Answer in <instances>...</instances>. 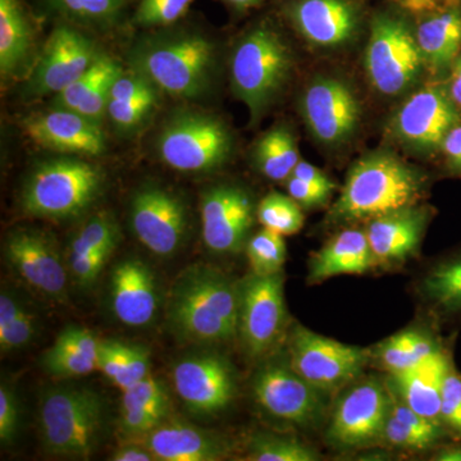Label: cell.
Returning a JSON list of instances; mask_svg holds the SVG:
<instances>
[{
    "instance_id": "ac0fdd59",
    "label": "cell",
    "mask_w": 461,
    "mask_h": 461,
    "mask_svg": "<svg viewBox=\"0 0 461 461\" xmlns=\"http://www.w3.org/2000/svg\"><path fill=\"white\" fill-rule=\"evenodd\" d=\"M253 391L264 411L280 420L306 427L323 415L321 393L300 377L290 363L262 366L253 379Z\"/></svg>"
},
{
    "instance_id": "4316f807",
    "label": "cell",
    "mask_w": 461,
    "mask_h": 461,
    "mask_svg": "<svg viewBox=\"0 0 461 461\" xmlns=\"http://www.w3.org/2000/svg\"><path fill=\"white\" fill-rule=\"evenodd\" d=\"M99 339L83 327H67L41 357L51 377H84L98 369Z\"/></svg>"
},
{
    "instance_id": "2e32d148",
    "label": "cell",
    "mask_w": 461,
    "mask_h": 461,
    "mask_svg": "<svg viewBox=\"0 0 461 461\" xmlns=\"http://www.w3.org/2000/svg\"><path fill=\"white\" fill-rule=\"evenodd\" d=\"M100 56L95 42L71 25L54 29L30 77L27 94L57 95L77 80Z\"/></svg>"
},
{
    "instance_id": "44dd1931",
    "label": "cell",
    "mask_w": 461,
    "mask_h": 461,
    "mask_svg": "<svg viewBox=\"0 0 461 461\" xmlns=\"http://www.w3.org/2000/svg\"><path fill=\"white\" fill-rule=\"evenodd\" d=\"M114 317L129 327H147L159 309V288L153 271L140 259L129 258L114 267L109 284Z\"/></svg>"
},
{
    "instance_id": "30bf717a",
    "label": "cell",
    "mask_w": 461,
    "mask_h": 461,
    "mask_svg": "<svg viewBox=\"0 0 461 461\" xmlns=\"http://www.w3.org/2000/svg\"><path fill=\"white\" fill-rule=\"evenodd\" d=\"M284 275L251 273L239 285L238 335L251 357H263L275 350L286 332Z\"/></svg>"
},
{
    "instance_id": "816d5d0a",
    "label": "cell",
    "mask_w": 461,
    "mask_h": 461,
    "mask_svg": "<svg viewBox=\"0 0 461 461\" xmlns=\"http://www.w3.org/2000/svg\"><path fill=\"white\" fill-rule=\"evenodd\" d=\"M23 306L14 296L3 291L0 295V332L8 329L18 315L23 313Z\"/></svg>"
},
{
    "instance_id": "3957f363",
    "label": "cell",
    "mask_w": 461,
    "mask_h": 461,
    "mask_svg": "<svg viewBox=\"0 0 461 461\" xmlns=\"http://www.w3.org/2000/svg\"><path fill=\"white\" fill-rule=\"evenodd\" d=\"M426 176L388 153H373L357 160L338 202L330 212V222L372 221L381 215L417 204L426 190Z\"/></svg>"
},
{
    "instance_id": "d6986e66",
    "label": "cell",
    "mask_w": 461,
    "mask_h": 461,
    "mask_svg": "<svg viewBox=\"0 0 461 461\" xmlns=\"http://www.w3.org/2000/svg\"><path fill=\"white\" fill-rule=\"evenodd\" d=\"M172 377L177 396L200 417L226 411L236 395L232 366L220 355L185 357L176 364Z\"/></svg>"
},
{
    "instance_id": "7bdbcfd3",
    "label": "cell",
    "mask_w": 461,
    "mask_h": 461,
    "mask_svg": "<svg viewBox=\"0 0 461 461\" xmlns=\"http://www.w3.org/2000/svg\"><path fill=\"white\" fill-rule=\"evenodd\" d=\"M441 421L461 433V375L453 366L446 373L441 395Z\"/></svg>"
},
{
    "instance_id": "5b68a950",
    "label": "cell",
    "mask_w": 461,
    "mask_h": 461,
    "mask_svg": "<svg viewBox=\"0 0 461 461\" xmlns=\"http://www.w3.org/2000/svg\"><path fill=\"white\" fill-rule=\"evenodd\" d=\"M105 403L87 387H56L41 396L39 424L50 455L89 459L105 429Z\"/></svg>"
},
{
    "instance_id": "f907efd6",
    "label": "cell",
    "mask_w": 461,
    "mask_h": 461,
    "mask_svg": "<svg viewBox=\"0 0 461 461\" xmlns=\"http://www.w3.org/2000/svg\"><path fill=\"white\" fill-rule=\"evenodd\" d=\"M294 177L300 178V180L309 182V184L317 185V186L324 187V189H335V184L330 180L329 176L324 175L317 167L311 165V163L300 160L294 169Z\"/></svg>"
},
{
    "instance_id": "4fadbf2b",
    "label": "cell",
    "mask_w": 461,
    "mask_h": 461,
    "mask_svg": "<svg viewBox=\"0 0 461 461\" xmlns=\"http://www.w3.org/2000/svg\"><path fill=\"white\" fill-rule=\"evenodd\" d=\"M460 123V109L447 87L430 85L415 91L403 102L393 130L403 145L427 154L441 149L447 133Z\"/></svg>"
},
{
    "instance_id": "9a60e30c",
    "label": "cell",
    "mask_w": 461,
    "mask_h": 461,
    "mask_svg": "<svg viewBox=\"0 0 461 461\" xmlns=\"http://www.w3.org/2000/svg\"><path fill=\"white\" fill-rule=\"evenodd\" d=\"M387 387L366 379L339 400L330 421L329 438L345 448L362 447L381 438L390 414Z\"/></svg>"
},
{
    "instance_id": "603a6c76",
    "label": "cell",
    "mask_w": 461,
    "mask_h": 461,
    "mask_svg": "<svg viewBox=\"0 0 461 461\" xmlns=\"http://www.w3.org/2000/svg\"><path fill=\"white\" fill-rule=\"evenodd\" d=\"M429 220V209L417 204L372 220L366 232L375 263L405 262L420 247Z\"/></svg>"
},
{
    "instance_id": "7402d4cb",
    "label": "cell",
    "mask_w": 461,
    "mask_h": 461,
    "mask_svg": "<svg viewBox=\"0 0 461 461\" xmlns=\"http://www.w3.org/2000/svg\"><path fill=\"white\" fill-rule=\"evenodd\" d=\"M287 14L303 38L321 48L345 45L359 27V12L348 0H295Z\"/></svg>"
},
{
    "instance_id": "8fae6325",
    "label": "cell",
    "mask_w": 461,
    "mask_h": 461,
    "mask_svg": "<svg viewBox=\"0 0 461 461\" xmlns=\"http://www.w3.org/2000/svg\"><path fill=\"white\" fill-rule=\"evenodd\" d=\"M5 258L18 278L42 297L68 302V271L53 240L35 229H17L5 240Z\"/></svg>"
},
{
    "instance_id": "7c38bea8",
    "label": "cell",
    "mask_w": 461,
    "mask_h": 461,
    "mask_svg": "<svg viewBox=\"0 0 461 461\" xmlns=\"http://www.w3.org/2000/svg\"><path fill=\"white\" fill-rule=\"evenodd\" d=\"M187 209L180 196L163 187L136 191L130 204L133 235L158 257H172L186 239Z\"/></svg>"
},
{
    "instance_id": "1f68e13d",
    "label": "cell",
    "mask_w": 461,
    "mask_h": 461,
    "mask_svg": "<svg viewBox=\"0 0 461 461\" xmlns=\"http://www.w3.org/2000/svg\"><path fill=\"white\" fill-rule=\"evenodd\" d=\"M124 69L117 60L100 54L93 66L54 98V107L77 112L85 103L98 98Z\"/></svg>"
},
{
    "instance_id": "277c9868",
    "label": "cell",
    "mask_w": 461,
    "mask_h": 461,
    "mask_svg": "<svg viewBox=\"0 0 461 461\" xmlns=\"http://www.w3.org/2000/svg\"><path fill=\"white\" fill-rule=\"evenodd\" d=\"M293 53L277 30L259 23L249 30L230 60L233 93L245 103L256 123L286 86L293 71Z\"/></svg>"
},
{
    "instance_id": "6da1fadb",
    "label": "cell",
    "mask_w": 461,
    "mask_h": 461,
    "mask_svg": "<svg viewBox=\"0 0 461 461\" xmlns=\"http://www.w3.org/2000/svg\"><path fill=\"white\" fill-rule=\"evenodd\" d=\"M167 323L182 341H232L238 336L239 285L212 267H189L169 293Z\"/></svg>"
},
{
    "instance_id": "d590c367",
    "label": "cell",
    "mask_w": 461,
    "mask_h": 461,
    "mask_svg": "<svg viewBox=\"0 0 461 461\" xmlns=\"http://www.w3.org/2000/svg\"><path fill=\"white\" fill-rule=\"evenodd\" d=\"M120 242V229L113 215L99 212L87 220L72 240L68 264L81 262L99 251L115 250Z\"/></svg>"
},
{
    "instance_id": "cb8c5ba5",
    "label": "cell",
    "mask_w": 461,
    "mask_h": 461,
    "mask_svg": "<svg viewBox=\"0 0 461 461\" xmlns=\"http://www.w3.org/2000/svg\"><path fill=\"white\" fill-rule=\"evenodd\" d=\"M131 442L144 446L160 461H217L227 455L226 442L220 436L181 421H163Z\"/></svg>"
},
{
    "instance_id": "ffe728a7",
    "label": "cell",
    "mask_w": 461,
    "mask_h": 461,
    "mask_svg": "<svg viewBox=\"0 0 461 461\" xmlns=\"http://www.w3.org/2000/svg\"><path fill=\"white\" fill-rule=\"evenodd\" d=\"M25 130L35 144L57 153L98 157L107 147L99 122L71 109L54 107L33 115Z\"/></svg>"
},
{
    "instance_id": "5bb4252c",
    "label": "cell",
    "mask_w": 461,
    "mask_h": 461,
    "mask_svg": "<svg viewBox=\"0 0 461 461\" xmlns=\"http://www.w3.org/2000/svg\"><path fill=\"white\" fill-rule=\"evenodd\" d=\"M203 240L206 249L217 256H230L247 244L257 217L253 198L236 185L222 184L203 194Z\"/></svg>"
},
{
    "instance_id": "b9f144b4",
    "label": "cell",
    "mask_w": 461,
    "mask_h": 461,
    "mask_svg": "<svg viewBox=\"0 0 461 461\" xmlns=\"http://www.w3.org/2000/svg\"><path fill=\"white\" fill-rule=\"evenodd\" d=\"M158 103V93L132 100H109L107 115L120 131L138 129L153 112Z\"/></svg>"
},
{
    "instance_id": "7dc6e473",
    "label": "cell",
    "mask_w": 461,
    "mask_h": 461,
    "mask_svg": "<svg viewBox=\"0 0 461 461\" xmlns=\"http://www.w3.org/2000/svg\"><path fill=\"white\" fill-rule=\"evenodd\" d=\"M287 193L302 208H313L326 204L332 190L300 180L291 176L287 180Z\"/></svg>"
},
{
    "instance_id": "60d3db41",
    "label": "cell",
    "mask_w": 461,
    "mask_h": 461,
    "mask_svg": "<svg viewBox=\"0 0 461 461\" xmlns=\"http://www.w3.org/2000/svg\"><path fill=\"white\" fill-rule=\"evenodd\" d=\"M194 0H140L133 23L142 27H166L181 20Z\"/></svg>"
},
{
    "instance_id": "9f6ffc18",
    "label": "cell",
    "mask_w": 461,
    "mask_h": 461,
    "mask_svg": "<svg viewBox=\"0 0 461 461\" xmlns=\"http://www.w3.org/2000/svg\"><path fill=\"white\" fill-rule=\"evenodd\" d=\"M436 459L441 461H461V447L445 448L441 453L437 454Z\"/></svg>"
},
{
    "instance_id": "bcb514c9",
    "label": "cell",
    "mask_w": 461,
    "mask_h": 461,
    "mask_svg": "<svg viewBox=\"0 0 461 461\" xmlns=\"http://www.w3.org/2000/svg\"><path fill=\"white\" fill-rule=\"evenodd\" d=\"M20 426V411L14 391L5 384L0 386V441L11 444Z\"/></svg>"
},
{
    "instance_id": "8d00e7d4",
    "label": "cell",
    "mask_w": 461,
    "mask_h": 461,
    "mask_svg": "<svg viewBox=\"0 0 461 461\" xmlns=\"http://www.w3.org/2000/svg\"><path fill=\"white\" fill-rule=\"evenodd\" d=\"M248 457L251 461H315L321 455L311 446L295 437L259 433L251 438L248 448Z\"/></svg>"
},
{
    "instance_id": "d6a6232c",
    "label": "cell",
    "mask_w": 461,
    "mask_h": 461,
    "mask_svg": "<svg viewBox=\"0 0 461 461\" xmlns=\"http://www.w3.org/2000/svg\"><path fill=\"white\" fill-rule=\"evenodd\" d=\"M438 350L436 342L424 333L405 330L379 344L375 354L390 375H399L414 368Z\"/></svg>"
},
{
    "instance_id": "7a4b0ae2",
    "label": "cell",
    "mask_w": 461,
    "mask_h": 461,
    "mask_svg": "<svg viewBox=\"0 0 461 461\" xmlns=\"http://www.w3.org/2000/svg\"><path fill=\"white\" fill-rule=\"evenodd\" d=\"M130 67L173 98L198 99L213 83L217 53L206 36L190 30L145 36L129 53Z\"/></svg>"
},
{
    "instance_id": "9c48e42d",
    "label": "cell",
    "mask_w": 461,
    "mask_h": 461,
    "mask_svg": "<svg viewBox=\"0 0 461 461\" xmlns=\"http://www.w3.org/2000/svg\"><path fill=\"white\" fill-rule=\"evenodd\" d=\"M290 366L320 393H336L360 375L368 351L324 338L297 324L288 338Z\"/></svg>"
},
{
    "instance_id": "83f0119b",
    "label": "cell",
    "mask_w": 461,
    "mask_h": 461,
    "mask_svg": "<svg viewBox=\"0 0 461 461\" xmlns=\"http://www.w3.org/2000/svg\"><path fill=\"white\" fill-rule=\"evenodd\" d=\"M417 41L424 65L435 71L451 68L461 53V8H446L426 18Z\"/></svg>"
},
{
    "instance_id": "6f0895ef",
    "label": "cell",
    "mask_w": 461,
    "mask_h": 461,
    "mask_svg": "<svg viewBox=\"0 0 461 461\" xmlns=\"http://www.w3.org/2000/svg\"><path fill=\"white\" fill-rule=\"evenodd\" d=\"M223 2L239 11H245V9L256 7L262 0H223Z\"/></svg>"
},
{
    "instance_id": "e0dca14e",
    "label": "cell",
    "mask_w": 461,
    "mask_h": 461,
    "mask_svg": "<svg viewBox=\"0 0 461 461\" xmlns=\"http://www.w3.org/2000/svg\"><path fill=\"white\" fill-rule=\"evenodd\" d=\"M300 107L312 135L332 147L344 144L354 135L362 115L351 87L332 77H320L309 85Z\"/></svg>"
},
{
    "instance_id": "ba28073f",
    "label": "cell",
    "mask_w": 461,
    "mask_h": 461,
    "mask_svg": "<svg viewBox=\"0 0 461 461\" xmlns=\"http://www.w3.org/2000/svg\"><path fill=\"white\" fill-rule=\"evenodd\" d=\"M372 86L384 96H397L411 89L424 62L417 35L402 18L379 14L372 23L364 58Z\"/></svg>"
},
{
    "instance_id": "db71d44e",
    "label": "cell",
    "mask_w": 461,
    "mask_h": 461,
    "mask_svg": "<svg viewBox=\"0 0 461 461\" xmlns=\"http://www.w3.org/2000/svg\"><path fill=\"white\" fill-rule=\"evenodd\" d=\"M447 91L457 108H461V53L450 68Z\"/></svg>"
},
{
    "instance_id": "f546056e",
    "label": "cell",
    "mask_w": 461,
    "mask_h": 461,
    "mask_svg": "<svg viewBox=\"0 0 461 461\" xmlns=\"http://www.w3.org/2000/svg\"><path fill=\"white\" fill-rule=\"evenodd\" d=\"M98 369L124 391L150 375V357L142 346L99 339Z\"/></svg>"
},
{
    "instance_id": "836d02e7",
    "label": "cell",
    "mask_w": 461,
    "mask_h": 461,
    "mask_svg": "<svg viewBox=\"0 0 461 461\" xmlns=\"http://www.w3.org/2000/svg\"><path fill=\"white\" fill-rule=\"evenodd\" d=\"M45 3L74 25L107 30L120 23L129 0H45Z\"/></svg>"
},
{
    "instance_id": "c3c4849f",
    "label": "cell",
    "mask_w": 461,
    "mask_h": 461,
    "mask_svg": "<svg viewBox=\"0 0 461 461\" xmlns=\"http://www.w3.org/2000/svg\"><path fill=\"white\" fill-rule=\"evenodd\" d=\"M163 421L165 420L156 415L139 411V409L122 408V415H121V427H122L123 432L131 438L147 435Z\"/></svg>"
},
{
    "instance_id": "d4e9b609",
    "label": "cell",
    "mask_w": 461,
    "mask_h": 461,
    "mask_svg": "<svg viewBox=\"0 0 461 461\" xmlns=\"http://www.w3.org/2000/svg\"><path fill=\"white\" fill-rule=\"evenodd\" d=\"M451 368L447 355L439 348L429 359L399 375H391L387 387L421 417L441 426L442 384Z\"/></svg>"
},
{
    "instance_id": "484cf974",
    "label": "cell",
    "mask_w": 461,
    "mask_h": 461,
    "mask_svg": "<svg viewBox=\"0 0 461 461\" xmlns=\"http://www.w3.org/2000/svg\"><path fill=\"white\" fill-rule=\"evenodd\" d=\"M375 260L366 232L345 230L330 239L309 260L311 284L342 275H363L371 271Z\"/></svg>"
},
{
    "instance_id": "f6af8a7d",
    "label": "cell",
    "mask_w": 461,
    "mask_h": 461,
    "mask_svg": "<svg viewBox=\"0 0 461 461\" xmlns=\"http://www.w3.org/2000/svg\"><path fill=\"white\" fill-rule=\"evenodd\" d=\"M382 438L391 446L405 448V450H424L429 447L432 442L420 433L414 432L408 427L403 426L402 421L396 420L393 414H388L386 423H384Z\"/></svg>"
},
{
    "instance_id": "ee69618b",
    "label": "cell",
    "mask_w": 461,
    "mask_h": 461,
    "mask_svg": "<svg viewBox=\"0 0 461 461\" xmlns=\"http://www.w3.org/2000/svg\"><path fill=\"white\" fill-rule=\"evenodd\" d=\"M36 321L23 309L16 321L7 330L0 332V350L3 354L26 348L36 335Z\"/></svg>"
},
{
    "instance_id": "4dcf8cb0",
    "label": "cell",
    "mask_w": 461,
    "mask_h": 461,
    "mask_svg": "<svg viewBox=\"0 0 461 461\" xmlns=\"http://www.w3.org/2000/svg\"><path fill=\"white\" fill-rule=\"evenodd\" d=\"M258 171L272 181H287L300 162L295 136L286 124H278L264 133L254 148Z\"/></svg>"
},
{
    "instance_id": "52a82bcc",
    "label": "cell",
    "mask_w": 461,
    "mask_h": 461,
    "mask_svg": "<svg viewBox=\"0 0 461 461\" xmlns=\"http://www.w3.org/2000/svg\"><path fill=\"white\" fill-rule=\"evenodd\" d=\"M156 149L160 160L176 171L213 172L230 159L233 139L220 118L186 109L167 118Z\"/></svg>"
},
{
    "instance_id": "11a10c76",
    "label": "cell",
    "mask_w": 461,
    "mask_h": 461,
    "mask_svg": "<svg viewBox=\"0 0 461 461\" xmlns=\"http://www.w3.org/2000/svg\"><path fill=\"white\" fill-rule=\"evenodd\" d=\"M406 8L414 12H423L432 8L433 0H402Z\"/></svg>"
},
{
    "instance_id": "681fc988",
    "label": "cell",
    "mask_w": 461,
    "mask_h": 461,
    "mask_svg": "<svg viewBox=\"0 0 461 461\" xmlns=\"http://www.w3.org/2000/svg\"><path fill=\"white\" fill-rule=\"evenodd\" d=\"M448 169L461 175V123L446 136L441 147Z\"/></svg>"
},
{
    "instance_id": "f5cc1de1",
    "label": "cell",
    "mask_w": 461,
    "mask_h": 461,
    "mask_svg": "<svg viewBox=\"0 0 461 461\" xmlns=\"http://www.w3.org/2000/svg\"><path fill=\"white\" fill-rule=\"evenodd\" d=\"M111 460L113 461H153L156 457L150 451H148L144 446L136 444V442H130V444L122 446L118 448L113 455H112Z\"/></svg>"
},
{
    "instance_id": "f1b7e54d",
    "label": "cell",
    "mask_w": 461,
    "mask_h": 461,
    "mask_svg": "<svg viewBox=\"0 0 461 461\" xmlns=\"http://www.w3.org/2000/svg\"><path fill=\"white\" fill-rule=\"evenodd\" d=\"M32 27L21 0H0V74H16L30 57Z\"/></svg>"
},
{
    "instance_id": "f35d334b",
    "label": "cell",
    "mask_w": 461,
    "mask_h": 461,
    "mask_svg": "<svg viewBox=\"0 0 461 461\" xmlns=\"http://www.w3.org/2000/svg\"><path fill=\"white\" fill-rule=\"evenodd\" d=\"M247 256L256 275L281 273L287 256L284 235L263 227L262 230L248 240Z\"/></svg>"
},
{
    "instance_id": "e575fe53",
    "label": "cell",
    "mask_w": 461,
    "mask_h": 461,
    "mask_svg": "<svg viewBox=\"0 0 461 461\" xmlns=\"http://www.w3.org/2000/svg\"><path fill=\"white\" fill-rule=\"evenodd\" d=\"M421 293L444 313H460L461 254L433 267L421 282Z\"/></svg>"
},
{
    "instance_id": "8992f818",
    "label": "cell",
    "mask_w": 461,
    "mask_h": 461,
    "mask_svg": "<svg viewBox=\"0 0 461 461\" xmlns=\"http://www.w3.org/2000/svg\"><path fill=\"white\" fill-rule=\"evenodd\" d=\"M104 185L102 169L83 158H57L30 175L21 195L26 214L48 220H71L94 204Z\"/></svg>"
},
{
    "instance_id": "ab89813d",
    "label": "cell",
    "mask_w": 461,
    "mask_h": 461,
    "mask_svg": "<svg viewBox=\"0 0 461 461\" xmlns=\"http://www.w3.org/2000/svg\"><path fill=\"white\" fill-rule=\"evenodd\" d=\"M122 408L139 409L166 420L169 412V397L166 386L150 375L122 391Z\"/></svg>"
},
{
    "instance_id": "74e56055",
    "label": "cell",
    "mask_w": 461,
    "mask_h": 461,
    "mask_svg": "<svg viewBox=\"0 0 461 461\" xmlns=\"http://www.w3.org/2000/svg\"><path fill=\"white\" fill-rule=\"evenodd\" d=\"M257 218L264 229L284 236L295 235L304 224L302 206L290 195L271 193L257 206Z\"/></svg>"
}]
</instances>
